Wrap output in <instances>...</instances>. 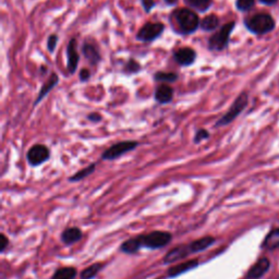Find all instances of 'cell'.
<instances>
[{
	"instance_id": "6da1fadb",
	"label": "cell",
	"mask_w": 279,
	"mask_h": 279,
	"mask_svg": "<svg viewBox=\"0 0 279 279\" xmlns=\"http://www.w3.org/2000/svg\"><path fill=\"white\" fill-rule=\"evenodd\" d=\"M245 25L252 33L261 35L271 32L275 28V21L270 14L259 13L252 17L250 20L245 21Z\"/></svg>"
},
{
	"instance_id": "7a4b0ae2",
	"label": "cell",
	"mask_w": 279,
	"mask_h": 279,
	"mask_svg": "<svg viewBox=\"0 0 279 279\" xmlns=\"http://www.w3.org/2000/svg\"><path fill=\"white\" fill-rule=\"evenodd\" d=\"M175 18L180 31L184 34L193 33L199 25V17L189 9L178 10L175 13Z\"/></svg>"
},
{
	"instance_id": "3957f363",
	"label": "cell",
	"mask_w": 279,
	"mask_h": 279,
	"mask_svg": "<svg viewBox=\"0 0 279 279\" xmlns=\"http://www.w3.org/2000/svg\"><path fill=\"white\" fill-rule=\"evenodd\" d=\"M139 237L142 246L149 247V249H160V247L166 246L172 239L171 234L159 230Z\"/></svg>"
},
{
	"instance_id": "277c9868",
	"label": "cell",
	"mask_w": 279,
	"mask_h": 279,
	"mask_svg": "<svg viewBox=\"0 0 279 279\" xmlns=\"http://www.w3.org/2000/svg\"><path fill=\"white\" fill-rule=\"evenodd\" d=\"M246 105H247V95L245 93H242L241 95H239L238 98L236 99L235 103L233 104V106L230 107L228 112L217 121L216 125H217V127H224V125H227L233 122V121L238 117L242 112H243L244 108L246 107Z\"/></svg>"
},
{
	"instance_id": "5b68a950",
	"label": "cell",
	"mask_w": 279,
	"mask_h": 279,
	"mask_svg": "<svg viewBox=\"0 0 279 279\" xmlns=\"http://www.w3.org/2000/svg\"><path fill=\"white\" fill-rule=\"evenodd\" d=\"M235 28V22L225 24L217 33L208 40V46L212 50H223L228 45L230 34Z\"/></svg>"
},
{
	"instance_id": "8992f818",
	"label": "cell",
	"mask_w": 279,
	"mask_h": 279,
	"mask_svg": "<svg viewBox=\"0 0 279 279\" xmlns=\"http://www.w3.org/2000/svg\"><path fill=\"white\" fill-rule=\"evenodd\" d=\"M139 143L135 141H122L110 146L108 150L105 151L102 155V159L105 160H114L119 159L120 156L124 155L125 153L133 151L138 147Z\"/></svg>"
},
{
	"instance_id": "52a82bcc",
	"label": "cell",
	"mask_w": 279,
	"mask_h": 279,
	"mask_svg": "<svg viewBox=\"0 0 279 279\" xmlns=\"http://www.w3.org/2000/svg\"><path fill=\"white\" fill-rule=\"evenodd\" d=\"M49 150L43 144L33 145L28 152V161L32 166H39L49 159Z\"/></svg>"
},
{
	"instance_id": "ba28073f",
	"label": "cell",
	"mask_w": 279,
	"mask_h": 279,
	"mask_svg": "<svg viewBox=\"0 0 279 279\" xmlns=\"http://www.w3.org/2000/svg\"><path fill=\"white\" fill-rule=\"evenodd\" d=\"M164 29L162 23H147L140 30L138 39L142 41H152L164 32Z\"/></svg>"
},
{
	"instance_id": "9c48e42d",
	"label": "cell",
	"mask_w": 279,
	"mask_h": 279,
	"mask_svg": "<svg viewBox=\"0 0 279 279\" xmlns=\"http://www.w3.org/2000/svg\"><path fill=\"white\" fill-rule=\"evenodd\" d=\"M271 262L267 257H261V259L254 263L249 272L246 274V279H260L270 270Z\"/></svg>"
},
{
	"instance_id": "30bf717a",
	"label": "cell",
	"mask_w": 279,
	"mask_h": 279,
	"mask_svg": "<svg viewBox=\"0 0 279 279\" xmlns=\"http://www.w3.org/2000/svg\"><path fill=\"white\" fill-rule=\"evenodd\" d=\"M191 254V251L189 249L188 244L183 245H178L175 249L170 250L164 257V263L165 264H172L179 260L183 259V257H187Z\"/></svg>"
},
{
	"instance_id": "8fae6325",
	"label": "cell",
	"mask_w": 279,
	"mask_h": 279,
	"mask_svg": "<svg viewBox=\"0 0 279 279\" xmlns=\"http://www.w3.org/2000/svg\"><path fill=\"white\" fill-rule=\"evenodd\" d=\"M197 58L196 51L193 49L189 48V47H184V48H180L176 51L175 54V59L179 65L181 66H190L192 65L194 60Z\"/></svg>"
},
{
	"instance_id": "7c38bea8",
	"label": "cell",
	"mask_w": 279,
	"mask_h": 279,
	"mask_svg": "<svg viewBox=\"0 0 279 279\" xmlns=\"http://www.w3.org/2000/svg\"><path fill=\"white\" fill-rule=\"evenodd\" d=\"M199 265V261L198 260H189L183 263H180V264L175 265L170 267L168 270V276L169 277H177L179 275H181L183 273H187L189 271L193 270Z\"/></svg>"
},
{
	"instance_id": "4fadbf2b",
	"label": "cell",
	"mask_w": 279,
	"mask_h": 279,
	"mask_svg": "<svg viewBox=\"0 0 279 279\" xmlns=\"http://www.w3.org/2000/svg\"><path fill=\"white\" fill-rule=\"evenodd\" d=\"M215 242V238L214 237H203L201 239H198L196 241L191 242V243H189V249L191 251V254L192 253H198V252H202L204 250H206L207 247H209L210 245H213Z\"/></svg>"
},
{
	"instance_id": "5bb4252c",
	"label": "cell",
	"mask_w": 279,
	"mask_h": 279,
	"mask_svg": "<svg viewBox=\"0 0 279 279\" xmlns=\"http://www.w3.org/2000/svg\"><path fill=\"white\" fill-rule=\"evenodd\" d=\"M262 247L268 251L276 250L279 247V228H274L265 237Z\"/></svg>"
},
{
	"instance_id": "9a60e30c",
	"label": "cell",
	"mask_w": 279,
	"mask_h": 279,
	"mask_svg": "<svg viewBox=\"0 0 279 279\" xmlns=\"http://www.w3.org/2000/svg\"><path fill=\"white\" fill-rule=\"evenodd\" d=\"M79 64V55L77 54L76 48V40L73 39L70 40L68 45V69L71 73H75Z\"/></svg>"
},
{
	"instance_id": "2e32d148",
	"label": "cell",
	"mask_w": 279,
	"mask_h": 279,
	"mask_svg": "<svg viewBox=\"0 0 279 279\" xmlns=\"http://www.w3.org/2000/svg\"><path fill=\"white\" fill-rule=\"evenodd\" d=\"M83 237L82 230L77 227L67 228L61 235V240L65 242L66 244H72L76 243L79 240H81Z\"/></svg>"
},
{
	"instance_id": "e0dca14e",
	"label": "cell",
	"mask_w": 279,
	"mask_h": 279,
	"mask_svg": "<svg viewBox=\"0 0 279 279\" xmlns=\"http://www.w3.org/2000/svg\"><path fill=\"white\" fill-rule=\"evenodd\" d=\"M173 97V91L170 86L160 85L155 92V99L160 104L169 103Z\"/></svg>"
},
{
	"instance_id": "ac0fdd59",
	"label": "cell",
	"mask_w": 279,
	"mask_h": 279,
	"mask_svg": "<svg viewBox=\"0 0 279 279\" xmlns=\"http://www.w3.org/2000/svg\"><path fill=\"white\" fill-rule=\"evenodd\" d=\"M142 247V243L140 240V237H135V238L129 239L127 241H124L122 244L120 246V250L123 252V253L127 254H133L136 253Z\"/></svg>"
},
{
	"instance_id": "d6986e66",
	"label": "cell",
	"mask_w": 279,
	"mask_h": 279,
	"mask_svg": "<svg viewBox=\"0 0 279 279\" xmlns=\"http://www.w3.org/2000/svg\"><path fill=\"white\" fill-rule=\"evenodd\" d=\"M78 271L75 267H62L56 271L51 279H76Z\"/></svg>"
},
{
	"instance_id": "ffe728a7",
	"label": "cell",
	"mask_w": 279,
	"mask_h": 279,
	"mask_svg": "<svg viewBox=\"0 0 279 279\" xmlns=\"http://www.w3.org/2000/svg\"><path fill=\"white\" fill-rule=\"evenodd\" d=\"M58 81H59V80H58V77L56 75H52L49 78V80L44 84L43 87H41L40 92L39 94V97H38V99H36V102H35V105L39 104L41 101V99H43V97H45L47 94H48V92L50 91V89L54 88V86L58 83Z\"/></svg>"
},
{
	"instance_id": "44dd1931",
	"label": "cell",
	"mask_w": 279,
	"mask_h": 279,
	"mask_svg": "<svg viewBox=\"0 0 279 279\" xmlns=\"http://www.w3.org/2000/svg\"><path fill=\"white\" fill-rule=\"evenodd\" d=\"M103 270V264L102 263H96V264H93L89 267L85 268L81 273V279H93L94 277H96L97 274Z\"/></svg>"
},
{
	"instance_id": "7402d4cb",
	"label": "cell",
	"mask_w": 279,
	"mask_h": 279,
	"mask_svg": "<svg viewBox=\"0 0 279 279\" xmlns=\"http://www.w3.org/2000/svg\"><path fill=\"white\" fill-rule=\"evenodd\" d=\"M219 24V20L215 14H209L207 17H205L201 22V28L204 31H213L217 28Z\"/></svg>"
},
{
	"instance_id": "603a6c76",
	"label": "cell",
	"mask_w": 279,
	"mask_h": 279,
	"mask_svg": "<svg viewBox=\"0 0 279 279\" xmlns=\"http://www.w3.org/2000/svg\"><path fill=\"white\" fill-rule=\"evenodd\" d=\"M83 52L87 59L92 62V64H97L99 60V54L98 51L96 50L95 47L91 44H85L83 47Z\"/></svg>"
},
{
	"instance_id": "cb8c5ba5",
	"label": "cell",
	"mask_w": 279,
	"mask_h": 279,
	"mask_svg": "<svg viewBox=\"0 0 279 279\" xmlns=\"http://www.w3.org/2000/svg\"><path fill=\"white\" fill-rule=\"evenodd\" d=\"M95 167H96L95 164H91L89 166H87L86 168H84V169L78 171L76 175H73L72 177H70L69 180L72 181V182L83 180L84 178H86L87 176L92 175V173L94 172V170H95Z\"/></svg>"
},
{
	"instance_id": "d4e9b609",
	"label": "cell",
	"mask_w": 279,
	"mask_h": 279,
	"mask_svg": "<svg viewBox=\"0 0 279 279\" xmlns=\"http://www.w3.org/2000/svg\"><path fill=\"white\" fill-rule=\"evenodd\" d=\"M189 7L197 9L199 11H205L212 4V0H184Z\"/></svg>"
},
{
	"instance_id": "484cf974",
	"label": "cell",
	"mask_w": 279,
	"mask_h": 279,
	"mask_svg": "<svg viewBox=\"0 0 279 279\" xmlns=\"http://www.w3.org/2000/svg\"><path fill=\"white\" fill-rule=\"evenodd\" d=\"M177 75L175 73H165V72H159L155 75V80L157 81H166V82H173L177 80Z\"/></svg>"
},
{
	"instance_id": "4316f807",
	"label": "cell",
	"mask_w": 279,
	"mask_h": 279,
	"mask_svg": "<svg viewBox=\"0 0 279 279\" xmlns=\"http://www.w3.org/2000/svg\"><path fill=\"white\" fill-rule=\"evenodd\" d=\"M255 0H237V8L240 11H247L254 6Z\"/></svg>"
},
{
	"instance_id": "83f0119b",
	"label": "cell",
	"mask_w": 279,
	"mask_h": 279,
	"mask_svg": "<svg viewBox=\"0 0 279 279\" xmlns=\"http://www.w3.org/2000/svg\"><path fill=\"white\" fill-rule=\"evenodd\" d=\"M208 138H209V133L207 132V131L205 129H201V130H199L196 134V138H194V143H199V142H202Z\"/></svg>"
},
{
	"instance_id": "f1b7e54d",
	"label": "cell",
	"mask_w": 279,
	"mask_h": 279,
	"mask_svg": "<svg viewBox=\"0 0 279 279\" xmlns=\"http://www.w3.org/2000/svg\"><path fill=\"white\" fill-rule=\"evenodd\" d=\"M140 69H141V66L139 64H136L134 60H130L128 62L127 67H125V70H127L128 72H131V73L138 72Z\"/></svg>"
},
{
	"instance_id": "f546056e",
	"label": "cell",
	"mask_w": 279,
	"mask_h": 279,
	"mask_svg": "<svg viewBox=\"0 0 279 279\" xmlns=\"http://www.w3.org/2000/svg\"><path fill=\"white\" fill-rule=\"evenodd\" d=\"M57 41H58V38L56 35H51L50 38L48 39V43H47V47H48V50L49 51H54L56 48V45H57Z\"/></svg>"
},
{
	"instance_id": "4dcf8cb0",
	"label": "cell",
	"mask_w": 279,
	"mask_h": 279,
	"mask_svg": "<svg viewBox=\"0 0 279 279\" xmlns=\"http://www.w3.org/2000/svg\"><path fill=\"white\" fill-rule=\"evenodd\" d=\"M0 238H1V240H0V241H1V244H0V251L3 252L4 250L7 249V246H8V244H9V240H8L7 237L4 236L3 234H2L1 236H0Z\"/></svg>"
},
{
	"instance_id": "1f68e13d",
	"label": "cell",
	"mask_w": 279,
	"mask_h": 279,
	"mask_svg": "<svg viewBox=\"0 0 279 279\" xmlns=\"http://www.w3.org/2000/svg\"><path fill=\"white\" fill-rule=\"evenodd\" d=\"M89 77H91V75H89V71L87 69H82L81 72H80V79H81V81H86L89 79Z\"/></svg>"
},
{
	"instance_id": "d6a6232c",
	"label": "cell",
	"mask_w": 279,
	"mask_h": 279,
	"mask_svg": "<svg viewBox=\"0 0 279 279\" xmlns=\"http://www.w3.org/2000/svg\"><path fill=\"white\" fill-rule=\"evenodd\" d=\"M143 6L146 11H150L152 7L154 6V2H153V0H143Z\"/></svg>"
},
{
	"instance_id": "836d02e7",
	"label": "cell",
	"mask_w": 279,
	"mask_h": 279,
	"mask_svg": "<svg viewBox=\"0 0 279 279\" xmlns=\"http://www.w3.org/2000/svg\"><path fill=\"white\" fill-rule=\"evenodd\" d=\"M87 118H88L89 120H91V121H94V122H96V121H101V120H102L101 116H99V115L96 114V113H93V114H91V115H88Z\"/></svg>"
},
{
	"instance_id": "e575fe53",
	"label": "cell",
	"mask_w": 279,
	"mask_h": 279,
	"mask_svg": "<svg viewBox=\"0 0 279 279\" xmlns=\"http://www.w3.org/2000/svg\"><path fill=\"white\" fill-rule=\"evenodd\" d=\"M262 3H265V4H274L275 3L277 0H260Z\"/></svg>"
},
{
	"instance_id": "d590c367",
	"label": "cell",
	"mask_w": 279,
	"mask_h": 279,
	"mask_svg": "<svg viewBox=\"0 0 279 279\" xmlns=\"http://www.w3.org/2000/svg\"><path fill=\"white\" fill-rule=\"evenodd\" d=\"M177 1H178V0H165V2L168 3V4H170V6H171V4L177 3Z\"/></svg>"
},
{
	"instance_id": "8d00e7d4",
	"label": "cell",
	"mask_w": 279,
	"mask_h": 279,
	"mask_svg": "<svg viewBox=\"0 0 279 279\" xmlns=\"http://www.w3.org/2000/svg\"><path fill=\"white\" fill-rule=\"evenodd\" d=\"M275 279H279V275H278V276H277V277H276Z\"/></svg>"
}]
</instances>
